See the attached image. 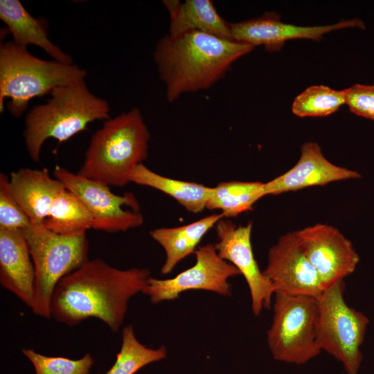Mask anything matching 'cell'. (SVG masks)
Instances as JSON below:
<instances>
[{
  "label": "cell",
  "mask_w": 374,
  "mask_h": 374,
  "mask_svg": "<svg viewBox=\"0 0 374 374\" xmlns=\"http://www.w3.org/2000/svg\"><path fill=\"white\" fill-rule=\"evenodd\" d=\"M150 275L148 269H120L100 258L89 260L56 285L51 302V318L75 326L93 317L116 332L123 322L128 301L142 292Z\"/></svg>",
  "instance_id": "6da1fadb"
},
{
  "label": "cell",
  "mask_w": 374,
  "mask_h": 374,
  "mask_svg": "<svg viewBox=\"0 0 374 374\" xmlns=\"http://www.w3.org/2000/svg\"><path fill=\"white\" fill-rule=\"evenodd\" d=\"M251 45L199 31L163 36L153 53L169 102L206 89L222 78L231 64L249 53Z\"/></svg>",
  "instance_id": "7a4b0ae2"
},
{
  "label": "cell",
  "mask_w": 374,
  "mask_h": 374,
  "mask_svg": "<svg viewBox=\"0 0 374 374\" xmlns=\"http://www.w3.org/2000/svg\"><path fill=\"white\" fill-rule=\"evenodd\" d=\"M149 140L150 132L137 108L109 118L91 136L78 174L123 187L148 157Z\"/></svg>",
  "instance_id": "3957f363"
},
{
  "label": "cell",
  "mask_w": 374,
  "mask_h": 374,
  "mask_svg": "<svg viewBox=\"0 0 374 374\" xmlns=\"http://www.w3.org/2000/svg\"><path fill=\"white\" fill-rule=\"evenodd\" d=\"M50 94L51 98L34 106L25 120L24 143L35 162L39 161L48 139L62 143L87 130L90 123L110 118L109 103L93 95L84 80L57 87Z\"/></svg>",
  "instance_id": "277c9868"
},
{
  "label": "cell",
  "mask_w": 374,
  "mask_h": 374,
  "mask_svg": "<svg viewBox=\"0 0 374 374\" xmlns=\"http://www.w3.org/2000/svg\"><path fill=\"white\" fill-rule=\"evenodd\" d=\"M87 71L73 64L39 59L26 48L12 42L0 46V112L5 98L8 109L16 118L26 109L29 101L42 97L55 88L84 80Z\"/></svg>",
  "instance_id": "5b68a950"
},
{
  "label": "cell",
  "mask_w": 374,
  "mask_h": 374,
  "mask_svg": "<svg viewBox=\"0 0 374 374\" xmlns=\"http://www.w3.org/2000/svg\"><path fill=\"white\" fill-rule=\"evenodd\" d=\"M35 268L33 312L51 319V302L57 283L89 259L86 233L63 235L42 224H31L22 230Z\"/></svg>",
  "instance_id": "8992f818"
},
{
  "label": "cell",
  "mask_w": 374,
  "mask_h": 374,
  "mask_svg": "<svg viewBox=\"0 0 374 374\" xmlns=\"http://www.w3.org/2000/svg\"><path fill=\"white\" fill-rule=\"evenodd\" d=\"M345 283L339 280L317 298L316 343L340 362L347 374H357L362 362L360 350L369 320L347 305L344 297Z\"/></svg>",
  "instance_id": "52a82bcc"
},
{
  "label": "cell",
  "mask_w": 374,
  "mask_h": 374,
  "mask_svg": "<svg viewBox=\"0 0 374 374\" xmlns=\"http://www.w3.org/2000/svg\"><path fill=\"white\" fill-rule=\"evenodd\" d=\"M273 311L267 343L274 359L300 365L319 355L317 298L275 293Z\"/></svg>",
  "instance_id": "ba28073f"
},
{
  "label": "cell",
  "mask_w": 374,
  "mask_h": 374,
  "mask_svg": "<svg viewBox=\"0 0 374 374\" xmlns=\"http://www.w3.org/2000/svg\"><path fill=\"white\" fill-rule=\"evenodd\" d=\"M55 178L76 195L91 213L93 229L115 233L141 226L143 217L132 193L114 194L109 186L56 166Z\"/></svg>",
  "instance_id": "9c48e42d"
},
{
  "label": "cell",
  "mask_w": 374,
  "mask_h": 374,
  "mask_svg": "<svg viewBox=\"0 0 374 374\" xmlns=\"http://www.w3.org/2000/svg\"><path fill=\"white\" fill-rule=\"evenodd\" d=\"M195 254L196 262L193 267L172 278L162 280L150 277L142 293L148 295L154 304L177 299L181 293L191 290L230 296L231 285L228 279L240 275L239 270L220 258L212 244L199 247Z\"/></svg>",
  "instance_id": "30bf717a"
},
{
  "label": "cell",
  "mask_w": 374,
  "mask_h": 374,
  "mask_svg": "<svg viewBox=\"0 0 374 374\" xmlns=\"http://www.w3.org/2000/svg\"><path fill=\"white\" fill-rule=\"evenodd\" d=\"M263 271L275 293L319 297L324 288L295 231L278 239L269 250Z\"/></svg>",
  "instance_id": "8fae6325"
},
{
  "label": "cell",
  "mask_w": 374,
  "mask_h": 374,
  "mask_svg": "<svg viewBox=\"0 0 374 374\" xmlns=\"http://www.w3.org/2000/svg\"><path fill=\"white\" fill-rule=\"evenodd\" d=\"M251 228V223L238 226L222 218L215 224L217 242L215 247L219 256L233 265L244 277L250 291L252 312L258 316L264 308H270L274 290L254 258Z\"/></svg>",
  "instance_id": "7c38bea8"
},
{
  "label": "cell",
  "mask_w": 374,
  "mask_h": 374,
  "mask_svg": "<svg viewBox=\"0 0 374 374\" xmlns=\"http://www.w3.org/2000/svg\"><path fill=\"white\" fill-rule=\"evenodd\" d=\"M295 233L324 290L355 271L359 256L351 242L336 228L317 224Z\"/></svg>",
  "instance_id": "4fadbf2b"
},
{
  "label": "cell",
  "mask_w": 374,
  "mask_h": 374,
  "mask_svg": "<svg viewBox=\"0 0 374 374\" xmlns=\"http://www.w3.org/2000/svg\"><path fill=\"white\" fill-rule=\"evenodd\" d=\"M234 41L255 47L263 45L268 51L280 50L285 42L294 39H308L320 41L324 34L346 28H364L359 19L341 20L327 26H302L286 24L280 20L276 13H266L262 16L230 24Z\"/></svg>",
  "instance_id": "5bb4252c"
},
{
  "label": "cell",
  "mask_w": 374,
  "mask_h": 374,
  "mask_svg": "<svg viewBox=\"0 0 374 374\" xmlns=\"http://www.w3.org/2000/svg\"><path fill=\"white\" fill-rule=\"evenodd\" d=\"M359 177L357 172L329 161L317 143L308 141L301 145V157L291 169L264 183V195H276Z\"/></svg>",
  "instance_id": "9a60e30c"
},
{
  "label": "cell",
  "mask_w": 374,
  "mask_h": 374,
  "mask_svg": "<svg viewBox=\"0 0 374 374\" xmlns=\"http://www.w3.org/2000/svg\"><path fill=\"white\" fill-rule=\"evenodd\" d=\"M0 283L32 308L35 268L22 230L0 229Z\"/></svg>",
  "instance_id": "2e32d148"
},
{
  "label": "cell",
  "mask_w": 374,
  "mask_h": 374,
  "mask_svg": "<svg viewBox=\"0 0 374 374\" xmlns=\"http://www.w3.org/2000/svg\"><path fill=\"white\" fill-rule=\"evenodd\" d=\"M12 193L31 224H42L55 197L66 187L46 168H20L10 176Z\"/></svg>",
  "instance_id": "e0dca14e"
},
{
  "label": "cell",
  "mask_w": 374,
  "mask_h": 374,
  "mask_svg": "<svg viewBox=\"0 0 374 374\" xmlns=\"http://www.w3.org/2000/svg\"><path fill=\"white\" fill-rule=\"evenodd\" d=\"M163 4L170 15L168 35L177 36L199 31L220 38L233 40L230 24L217 12L211 0H165Z\"/></svg>",
  "instance_id": "ac0fdd59"
},
{
  "label": "cell",
  "mask_w": 374,
  "mask_h": 374,
  "mask_svg": "<svg viewBox=\"0 0 374 374\" xmlns=\"http://www.w3.org/2000/svg\"><path fill=\"white\" fill-rule=\"evenodd\" d=\"M0 19L6 24L15 45L21 48L36 45L55 60L73 64L72 58L48 39L46 21L33 17L19 0H1Z\"/></svg>",
  "instance_id": "d6986e66"
},
{
  "label": "cell",
  "mask_w": 374,
  "mask_h": 374,
  "mask_svg": "<svg viewBox=\"0 0 374 374\" xmlns=\"http://www.w3.org/2000/svg\"><path fill=\"white\" fill-rule=\"evenodd\" d=\"M223 217L221 213H214L184 226L150 231L151 238L166 252V258L161 267V273H170L179 262L195 253L204 235Z\"/></svg>",
  "instance_id": "ffe728a7"
},
{
  "label": "cell",
  "mask_w": 374,
  "mask_h": 374,
  "mask_svg": "<svg viewBox=\"0 0 374 374\" xmlns=\"http://www.w3.org/2000/svg\"><path fill=\"white\" fill-rule=\"evenodd\" d=\"M130 182L161 191L193 213H200L206 208L213 190V187L162 176L152 171L143 163L136 167Z\"/></svg>",
  "instance_id": "44dd1931"
},
{
  "label": "cell",
  "mask_w": 374,
  "mask_h": 374,
  "mask_svg": "<svg viewBox=\"0 0 374 374\" xmlns=\"http://www.w3.org/2000/svg\"><path fill=\"white\" fill-rule=\"evenodd\" d=\"M93 223V217L85 205L65 188L54 199L42 225L59 234L73 235L86 233L92 229Z\"/></svg>",
  "instance_id": "7402d4cb"
},
{
  "label": "cell",
  "mask_w": 374,
  "mask_h": 374,
  "mask_svg": "<svg viewBox=\"0 0 374 374\" xmlns=\"http://www.w3.org/2000/svg\"><path fill=\"white\" fill-rule=\"evenodd\" d=\"M264 195V183L259 181H224L213 187L206 208L220 210L224 217H236L252 208Z\"/></svg>",
  "instance_id": "603a6c76"
},
{
  "label": "cell",
  "mask_w": 374,
  "mask_h": 374,
  "mask_svg": "<svg viewBox=\"0 0 374 374\" xmlns=\"http://www.w3.org/2000/svg\"><path fill=\"white\" fill-rule=\"evenodd\" d=\"M166 355L164 346L151 348L142 344L129 325L123 328L122 344L116 361L105 374H134L146 365L165 359Z\"/></svg>",
  "instance_id": "cb8c5ba5"
},
{
  "label": "cell",
  "mask_w": 374,
  "mask_h": 374,
  "mask_svg": "<svg viewBox=\"0 0 374 374\" xmlns=\"http://www.w3.org/2000/svg\"><path fill=\"white\" fill-rule=\"evenodd\" d=\"M346 103L345 91L325 85L308 87L294 100L292 111L299 117H323L337 112Z\"/></svg>",
  "instance_id": "d4e9b609"
},
{
  "label": "cell",
  "mask_w": 374,
  "mask_h": 374,
  "mask_svg": "<svg viewBox=\"0 0 374 374\" xmlns=\"http://www.w3.org/2000/svg\"><path fill=\"white\" fill-rule=\"evenodd\" d=\"M23 355L33 364L35 374H89L94 359L87 353L78 359L48 357L31 348H23Z\"/></svg>",
  "instance_id": "484cf974"
},
{
  "label": "cell",
  "mask_w": 374,
  "mask_h": 374,
  "mask_svg": "<svg viewBox=\"0 0 374 374\" xmlns=\"http://www.w3.org/2000/svg\"><path fill=\"white\" fill-rule=\"evenodd\" d=\"M31 222L13 196L10 177L5 173L0 174V229L23 230Z\"/></svg>",
  "instance_id": "4316f807"
},
{
  "label": "cell",
  "mask_w": 374,
  "mask_h": 374,
  "mask_svg": "<svg viewBox=\"0 0 374 374\" xmlns=\"http://www.w3.org/2000/svg\"><path fill=\"white\" fill-rule=\"evenodd\" d=\"M344 91L345 104L350 112L374 120V85L355 84Z\"/></svg>",
  "instance_id": "83f0119b"
}]
</instances>
